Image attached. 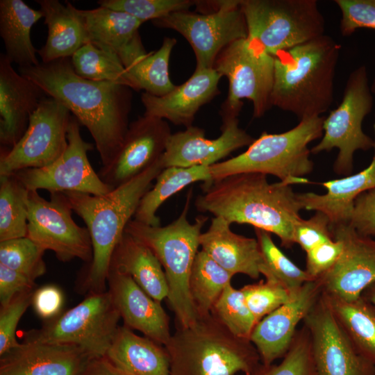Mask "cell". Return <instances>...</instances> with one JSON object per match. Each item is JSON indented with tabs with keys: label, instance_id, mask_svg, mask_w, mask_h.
Returning a JSON list of instances; mask_svg holds the SVG:
<instances>
[{
	"label": "cell",
	"instance_id": "6da1fadb",
	"mask_svg": "<svg viewBox=\"0 0 375 375\" xmlns=\"http://www.w3.org/2000/svg\"><path fill=\"white\" fill-rule=\"evenodd\" d=\"M18 72L44 94L64 105L92 135L102 166L108 165L119 149L129 123L131 88L80 76L70 58L40 62Z\"/></svg>",
	"mask_w": 375,
	"mask_h": 375
},
{
	"label": "cell",
	"instance_id": "7a4b0ae2",
	"mask_svg": "<svg viewBox=\"0 0 375 375\" xmlns=\"http://www.w3.org/2000/svg\"><path fill=\"white\" fill-rule=\"evenodd\" d=\"M201 188L203 193L194 202L198 211L274 233L285 248L294 244L293 230L302 208L289 183H270L265 174L242 173Z\"/></svg>",
	"mask_w": 375,
	"mask_h": 375
},
{
	"label": "cell",
	"instance_id": "3957f363",
	"mask_svg": "<svg viewBox=\"0 0 375 375\" xmlns=\"http://www.w3.org/2000/svg\"><path fill=\"white\" fill-rule=\"evenodd\" d=\"M163 169L160 158L143 173L103 195L63 192L72 210L84 221L92 242V258L80 278L81 292L88 295L107 290L115 249L141 199Z\"/></svg>",
	"mask_w": 375,
	"mask_h": 375
},
{
	"label": "cell",
	"instance_id": "277c9868",
	"mask_svg": "<svg viewBox=\"0 0 375 375\" xmlns=\"http://www.w3.org/2000/svg\"><path fill=\"white\" fill-rule=\"evenodd\" d=\"M341 46L322 35L276 53L272 104L299 120L321 116L333 101L334 78Z\"/></svg>",
	"mask_w": 375,
	"mask_h": 375
},
{
	"label": "cell",
	"instance_id": "5b68a950",
	"mask_svg": "<svg viewBox=\"0 0 375 375\" xmlns=\"http://www.w3.org/2000/svg\"><path fill=\"white\" fill-rule=\"evenodd\" d=\"M165 348L171 375H253L261 363L251 342L233 335L211 312L176 327Z\"/></svg>",
	"mask_w": 375,
	"mask_h": 375
},
{
	"label": "cell",
	"instance_id": "8992f818",
	"mask_svg": "<svg viewBox=\"0 0 375 375\" xmlns=\"http://www.w3.org/2000/svg\"><path fill=\"white\" fill-rule=\"evenodd\" d=\"M191 192L179 217L161 226L147 225L135 219L125 232L148 247L160 262L167 278V300L175 316L176 327L185 328L197 319L189 290L193 262L199 251L201 229L208 217L199 216L194 223L188 219Z\"/></svg>",
	"mask_w": 375,
	"mask_h": 375
},
{
	"label": "cell",
	"instance_id": "52a82bcc",
	"mask_svg": "<svg viewBox=\"0 0 375 375\" xmlns=\"http://www.w3.org/2000/svg\"><path fill=\"white\" fill-rule=\"evenodd\" d=\"M324 119L323 116L302 119L282 133L262 132L243 153L210 166L212 181L237 174L260 173L291 185L307 183L303 176L313 169L308 145L323 135Z\"/></svg>",
	"mask_w": 375,
	"mask_h": 375
},
{
	"label": "cell",
	"instance_id": "ba28073f",
	"mask_svg": "<svg viewBox=\"0 0 375 375\" xmlns=\"http://www.w3.org/2000/svg\"><path fill=\"white\" fill-rule=\"evenodd\" d=\"M213 69L228 81V92L220 115L222 122L238 118L247 99L253 104V116H263L272 106L274 59L255 39L238 40L217 56Z\"/></svg>",
	"mask_w": 375,
	"mask_h": 375
},
{
	"label": "cell",
	"instance_id": "9c48e42d",
	"mask_svg": "<svg viewBox=\"0 0 375 375\" xmlns=\"http://www.w3.org/2000/svg\"><path fill=\"white\" fill-rule=\"evenodd\" d=\"M120 319L107 290L88 294L76 306L45 321L40 328L25 332L23 342L76 345L92 358H102L114 340Z\"/></svg>",
	"mask_w": 375,
	"mask_h": 375
},
{
	"label": "cell",
	"instance_id": "30bf717a",
	"mask_svg": "<svg viewBox=\"0 0 375 375\" xmlns=\"http://www.w3.org/2000/svg\"><path fill=\"white\" fill-rule=\"evenodd\" d=\"M240 6L248 37L272 56L324 34L315 0H240Z\"/></svg>",
	"mask_w": 375,
	"mask_h": 375
},
{
	"label": "cell",
	"instance_id": "8fae6325",
	"mask_svg": "<svg viewBox=\"0 0 375 375\" xmlns=\"http://www.w3.org/2000/svg\"><path fill=\"white\" fill-rule=\"evenodd\" d=\"M367 68L362 65L349 76L339 106L331 110L323 123L321 141L310 149L313 154L339 150L333 169L338 174H349L357 150L374 148V140L366 135L362 123L372 109L373 98Z\"/></svg>",
	"mask_w": 375,
	"mask_h": 375
},
{
	"label": "cell",
	"instance_id": "7c38bea8",
	"mask_svg": "<svg viewBox=\"0 0 375 375\" xmlns=\"http://www.w3.org/2000/svg\"><path fill=\"white\" fill-rule=\"evenodd\" d=\"M207 13L183 10L152 21L159 28L172 29L190 44L197 69H212L219 53L232 42L248 37L240 0L210 1Z\"/></svg>",
	"mask_w": 375,
	"mask_h": 375
},
{
	"label": "cell",
	"instance_id": "4fadbf2b",
	"mask_svg": "<svg viewBox=\"0 0 375 375\" xmlns=\"http://www.w3.org/2000/svg\"><path fill=\"white\" fill-rule=\"evenodd\" d=\"M71 114L55 99L44 98L31 115L18 142L9 149H1L0 176L44 167L56 160L68 144Z\"/></svg>",
	"mask_w": 375,
	"mask_h": 375
},
{
	"label": "cell",
	"instance_id": "5bb4252c",
	"mask_svg": "<svg viewBox=\"0 0 375 375\" xmlns=\"http://www.w3.org/2000/svg\"><path fill=\"white\" fill-rule=\"evenodd\" d=\"M28 238L44 251L54 252L57 259L66 262L78 258L89 264L92 247L87 227L79 226L72 217V209L63 192L50 193V200L38 191L28 196Z\"/></svg>",
	"mask_w": 375,
	"mask_h": 375
},
{
	"label": "cell",
	"instance_id": "9a60e30c",
	"mask_svg": "<svg viewBox=\"0 0 375 375\" xmlns=\"http://www.w3.org/2000/svg\"><path fill=\"white\" fill-rule=\"evenodd\" d=\"M80 125L72 116L67 131V149L53 162L15 173L28 190L103 195L113 190L101 181L90 163L88 152L93 145L83 139Z\"/></svg>",
	"mask_w": 375,
	"mask_h": 375
},
{
	"label": "cell",
	"instance_id": "2e32d148",
	"mask_svg": "<svg viewBox=\"0 0 375 375\" xmlns=\"http://www.w3.org/2000/svg\"><path fill=\"white\" fill-rule=\"evenodd\" d=\"M303 324L310 333L317 375H375V365L356 350L323 292Z\"/></svg>",
	"mask_w": 375,
	"mask_h": 375
},
{
	"label": "cell",
	"instance_id": "e0dca14e",
	"mask_svg": "<svg viewBox=\"0 0 375 375\" xmlns=\"http://www.w3.org/2000/svg\"><path fill=\"white\" fill-rule=\"evenodd\" d=\"M172 133L167 121L143 115L129 124L123 142L112 160L97 172L115 189L155 164L165 151Z\"/></svg>",
	"mask_w": 375,
	"mask_h": 375
},
{
	"label": "cell",
	"instance_id": "ac0fdd59",
	"mask_svg": "<svg viewBox=\"0 0 375 375\" xmlns=\"http://www.w3.org/2000/svg\"><path fill=\"white\" fill-rule=\"evenodd\" d=\"M331 231L333 238L342 242V251L334 265L318 279L324 292L353 301L375 282V240L359 234L349 224Z\"/></svg>",
	"mask_w": 375,
	"mask_h": 375
},
{
	"label": "cell",
	"instance_id": "d6986e66",
	"mask_svg": "<svg viewBox=\"0 0 375 375\" xmlns=\"http://www.w3.org/2000/svg\"><path fill=\"white\" fill-rule=\"evenodd\" d=\"M322 293L318 278L305 283L291 298L258 322L250 336L265 365L282 358L288 351L297 327Z\"/></svg>",
	"mask_w": 375,
	"mask_h": 375
},
{
	"label": "cell",
	"instance_id": "ffe728a7",
	"mask_svg": "<svg viewBox=\"0 0 375 375\" xmlns=\"http://www.w3.org/2000/svg\"><path fill=\"white\" fill-rule=\"evenodd\" d=\"M221 129V135L213 140L194 126L172 133L160 158L163 167L211 166L255 140L239 126L238 118L223 122Z\"/></svg>",
	"mask_w": 375,
	"mask_h": 375
},
{
	"label": "cell",
	"instance_id": "44dd1931",
	"mask_svg": "<svg viewBox=\"0 0 375 375\" xmlns=\"http://www.w3.org/2000/svg\"><path fill=\"white\" fill-rule=\"evenodd\" d=\"M107 286L124 326L165 347L172 333L169 317L160 303L147 294L130 276L112 267Z\"/></svg>",
	"mask_w": 375,
	"mask_h": 375
},
{
	"label": "cell",
	"instance_id": "7402d4cb",
	"mask_svg": "<svg viewBox=\"0 0 375 375\" xmlns=\"http://www.w3.org/2000/svg\"><path fill=\"white\" fill-rule=\"evenodd\" d=\"M91 359L76 345L23 342L0 356V375H83Z\"/></svg>",
	"mask_w": 375,
	"mask_h": 375
},
{
	"label": "cell",
	"instance_id": "603a6c76",
	"mask_svg": "<svg viewBox=\"0 0 375 375\" xmlns=\"http://www.w3.org/2000/svg\"><path fill=\"white\" fill-rule=\"evenodd\" d=\"M44 92L12 67L5 53L0 54V142L12 148L27 129L30 118Z\"/></svg>",
	"mask_w": 375,
	"mask_h": 375
},
{
	"label": "cell",
	"instance_id": "cb8c5ba5",
	"mask_svg": "<svg viewBox=\"0 0 375 375\" xmlns=\"http://www.w3.org/2000/svg\"><path fill=\"white\" fill-rule=\"evenodd\" d=\"M222 76L214 69H197L183 84L166 94L157 97L142 92L141 101L144 115L168 120L175 125L192 126L201 106L210 101L219 92Z\"/></svg>",
	"mask_w": 375,
	"mask_h": 375
},
{
	"label": "cell",
	"instance_id": "d4e9b609",
	"mask_svg": "<svg viewBox=\"0 0 375 375\" xmlns=\"http://www.w3.org/2000/svg\"><path fill=\"white\" fill-rule=\"evenodd\" d=\"M231 224L221 217H214L200 235V247L232 274H242L256 279L262 264L258 240L233 233Z\"/></svg>",
	"mask_w": 375,
	"mask_h": 375
},
{
	"label": "cell",
	"instance_id": "484cf974",
	"mask_svg": "<svg viewBox=\"0 0 375 375\" xmlns=\"http://www.w3.org/2000/svg\"><path fill=\"white\" fill-rule=\"evenodd\" d=\"M374 131V153L367 168L351 176L322 183L326 189L325 194H297L302 209L324 213L329 220L331 230L338 226L348 224L356 198L375 188V124Z\"/></svg>",
	"mask_w": 375,
	"mask_h": 375
},
{
	"label": "cell",
	"instance_id": "4316f807",
	"mask_svg": "<svg viewBox=\"0 0 375 375\" xmlns=\"http://www.w3.org/2000/svg\"><path fill=\"white\" fill-rule=\"evenodd\" d=\"M48 28L45 44L37 50L42 62L71 58L89 42L80 9L58 0H36Z\"/></svg>",
	"mask_w": 375,
	"mask_h": 375
},
{
	"label": "cell",
	"instance_id": "83f0119b",
	"mask_svg": "<svg viewBox=\"0 0 375 375\" xmlns=\"http://www.w3.org/2000/svg\"><path fill=\"white\" fill-rule=\"evenodd\" d=\"M105 357L124 375H171L165 347L124 325L119 326Z\"/></svg>",
	"mask_w": 375,
	"mask_h": 375
},
{
	"label": "cell",
	"instance_id": "f1b7e54d",
	"mask_svg": "<svg viewBox=\"0 0 375 375\" xmlns=\"http://www.w3.org/2000/svg\"><path fill=\"white\" fill-rule=\"evenodd\" d=\"M130 276L151 298L161 303L169 288L163 268L152 251L124 233L112 253L110 266Z\"/></svg>",
	"mask_w": 375,
	"mask_h": 375
},
{
	"label": "cell",
	"instance_id": "f546056e",
	"mask_svg": "<svg viewBox=\"0 0 375 375\" xmlns=\"http://www.w3.org/2000/svg\"><path fill=\"white\" fill-rule=\"evenodd\" d=\"M42 17L40 10L29 7L22 0L0 1V36L4 44L5 54L18 67L40 63L31 32L33 26Z\"/></svg>",
	"mask_w": 375,
	"mask_h": 375
},
{
	"label": "cell",
	"instance_id": "4dcf8cb0",
	"mask_svg": "<svg viewBox=\"0 0 375 375\" xmlns=\"http://www.w3.org/2000/svg\"><path fill=\"white\" fill-rule=\"evenodd\" d=\"M80 13L89 42L119 58L139 35L143 24L126 12L101 6L80 9Z\"/></svg>",
	"mask_w": 375,
	"mask_h": 375
},
{
	"label": "cell",
	"instance_id": "1f68e13d",
	"mask_svg": "<svg viewBox=\"0 0 375 375\" xmlns=\"http://www.w3.org/2000/svg\"><path fill=\"white\" fill-rule=\"evenodd\" d=\"M155 180L141 199L133 219L151 226L160 225L156 212L167 199L191 183H210L212 178L210 166L169 167L164 168Z\"/></svg>",
	"mask_w": 375,
	"mask_h": 375
},
{
	"label": "cell",
	"instance_id": "d6a6232c",
	"mask_svg": "<svg viewBox=\"0 0 375 375\" xmlns=\"http://www.w3.org/2000/svg\"><path fill=\"white\" fill-rule=\"evenodd\" d=\"M323 293L336 319L356 350L375 365V306L362 296L348 301Z\"/></svg>",
	"mask_w": 375,
	"mask_h": 375
},
{
	"label": "cell",
	"instance_id": "836d02e7",
	"mask_svg": "<svg viewBox=\"0 0 375 375\" xmlns=\"http://www.w3.org/2000/svg\"><path fill=\"white\" fill-rule=\"evenodd\" d=\"M233 276L203 250L197 252L189 278L190 294L197 317L210 314Z\"/></svg>",
	"mask_w": 375,
	"mask_h": 375
},
{
	"label": "cell",
	"instance_id": "e575fe53",
	"mask_svg": "<svg viewBox=\"0 0 375 375\" xmlns=\"http://www.w3.org/2000/svg\"><path fill=\"white\" fill-rule=\"evenodd\" d=\"M176 44L175 38L165 37L158 50L145 53L126 68L134 90H143L150 94L161 97L176 87L169 73L170 56Z\"/></svg>",
	"mask_w": 375,
	"mask_h": 375
},
{
	"label": "cell",
	"instance_id": "d590c367",
	"mask_svg": "<svg viewBox=\"0 0 375 375\" xmlns=\"http://www.w3.org/2000/svg\"><path fill=\"white\" fill-rule=\"evenodd\" d=\"M28 192L15 174L0 176V242L26 237Z\"/></svg>",
	"mask_w": 375,
	"mask_h": 375
},
{
	"label": "cell",
	"instance_id": "8d00e7d4",
	"mask_svg": "<svg viewBox=\"0 0 375 375\" xmlns=\"http://www.w3.org/2000/svg\"><path fill=\"white\" fill-rule=\"evenodd\" d=\"M70 60L76 73L84 78L112 82L134 90L128 74L115 53L88 42L81 47Z\"/></svg>",
	"mask_w": 375,
	"mask_h": 375
},
{
	"label": "cell",
	"instance_id": "74e56055",
	"mask_svg": "<svg viewBox=\"0 0 375 375\" xmlns=\"http://www.w3.org/2000/svg\"><path fill=\"white\" fill-rule=\"evenodd\" d=\"M254 231L262 258L260 272L265 279L277 281L292 294L305 283L315 280L281 251L269 233L257 228H254Z\"/></svg>",
	"mask_w": 375,
	"mask_h": 375
},
{
	"label": "cell",
	"instance_id": "f35d334b",
	"mask_svg": "<svg viewBox=\"0 0 375 375\" xmlns=\"http://www.w3.org/2000/svg\"><path fill=\"white\" fill-rule=\"evenodd\" d=\"M211 314L233 335L244 339L249 340L256 324L242 292L233 288L231 283L224 288Z\"/></svg>",
	"mask_w": 375,
	"mask_h": 375
},
{
	"label": "cell",
	"instance_id": "ab89813d",
	"mask_svg": "<svg viewBox=\"0 0 375 375\" xmlns=\"http://www.w3.org/2000/svg\"><path fill=\"white\" fill-rule=\"evenodd\" d=\"M44 250L28 237L0 242V264L33 281L47 271Z\"/></svg>",
	"mask_w": 375,
	"mask_h": 375
},
{
	"label": "cell",
	"instance_id": "60d3db41",
	"mask_svg": "<svg viewBox=\"0 0 375 375\" xmlns=\"http://www.w3.org/2000/svg\"><path fill=\"white\" fill-rule=\"evenodd\" d=\"M253 375H317L306 326L303 324L297 329L288 351L278 364L260 363Z\"/></svg>",
	"mask_w": 375,
	"mask_h": 375
},
{
	"label": "cell",
	"instance_id": "b9f144b4",
	"mask_svg": "<svg viewBox=\"0 0 375 375\" xmlns=\"http://www.w3.org/2000/svg\"><path fill=\"white\" fill-rule=\"evenodd\" d=\"M198 1L192 0H100L99 6L126 12L142 23L156 20L172 12L188 10Z\"/></svg>",
	"mask_w": 375,
	"mask_h": 375
},
{
	"label": "cell",
	"instance_id": "7bdbcfd3",
	"mask_svg": "<svg viewBox=\"0 0 375 375\" xmlns=\"http://www.w3.org/2000/svg\"><path fill=\"white\" fill-rule=\"evenodd\" d=\"M240 290L256 324L285 303L294 294L277 281L271 279L246 285Z\"/></svg>",
	"mask_w": 375,
	"mask_h": 375
},
{
	"label": "cell",
	"instance_id": "ee69618b",
	"mask_svg": "<svg viewBox=\"0 0 375 375\" xmlns=\"http://www.w3.org/2000/svg\"><path fill=\"white\" fill-rule=\"evenodd\" d=\"M35 290L21 293L7 305L1 306L0 356L20 344L16 339V329L24 313L31 305Z\"/></svg>",
	"mask_w": 375,
	"mask_h": 375
},
{
	"label": "cell",
	"instance_id": "f6af8a7d",
	"mask_svg": "<svg viewBox=\"0 0 375 375\" xmlns=\"http://www.w3.org/2000/svg\"><path fill=\"white\" fill-rule=\"evenodd\" d=\"M341 11L340 32L349 36L358 28L375 29V0H335Z\"/></svg>",
	"mask_w": 375,
	"mask_h": 375
},
{
	"label": "cell",
	"instance_id": "bcb514c9",
	"mask_svg": "<svg viewBox=\"0 0 375 375\" xmlns=\"http://www.w3.org/2000/svg\"><path fill=\"white\" fill-rule=\"evenodd\" d=\"M333 239L329 220L321 212L317 211L308 219L301 218L294 225V244H298L305 252Z\"/></svg>",
	"mask_w": 375,
	"mask_h": 375
},
{
	"label": "cell",
	"instance_id": "7dc6e473",
	"mask_svg": "<svg viewBox=\"0 0 375 375\" xmlns=\"http://www.w3.org/2000/svg\"><path fill=\"white\" fill-rule=\"evenodd\" d=\"M342 251V244L337 239L324 242L306 253V272L317 279L328 271Z\"/></svg>",
	"mask_w": 375,
	"mask_h": 375
},
{
	"label": "cell",
	"instance_id": "c3c4849f",
	"mask_svg": "<svg viewBox=\"0 0 375 375\" xmlns=\"http://www.w3.org/2000/svg\"><path fill=\"white\" fill-rule=\"evenodd\" d=\"M348 224L362 235L375 237V188L356 198Z\"/></svg>",
	"mask_w": 375,
	"mask_h": 375
},
{
	"label": "cell",
	"instance_id": "681fc988",
	"mask_svg": "<svg viewBox=\"0 0 375 375\" xmlns=\"http://www.w3.org/2000/svg\"><path fill=\"white\" fill-rule=\"evenodd\" d=\"M64 300L61 289L53 284H48L35 289L31 306L38 316L47 321L62 312Z\"/></svg>",
	"mask_w": 375,
	"mask_h": 375
},
{
	"label": "cell",
	"instance_id": "f907efd6",
	"mask_svg": "<svg viewBox=\"0 0 375 375\" xmlns=\"http://www.w3.org/2000/svg\"><path fill=\"white\" fill-rule=\"evenodd\" d=\"M35 281L0 264V304L7 305L17 295L37 288Z\"/></svg>",
	"mask_w": 375,
	"mask_h": 375
},
{
	"label": "cell",
	"instance_id": "816d5d0a",
	"mask_svg": "<svg viewBox=\"0 0 375 375\" xmlns=\"http://www.w3.org/2000/svg\"><path fill=\"white\" fill-rule=\"evenodd\" d=\"M83 375H124L117 370L106 358H92Z\"/></svg>",
	"mask_w": 375,
	"mask_h": 375
},
{
	"label": "cell",
	"instance_id": "f5cc1de1",
	"mask_svg": "<svg viewBox=\"0 0 375 375\" xmlns=\"http://www.w3.org/2000/svg\"><path fill=\"white\" fill-rule=\"evenodd\" d=\"M361 296L375 306V282L367 288Z\"/></svg>",
	"mask_w": 375,
	"mask_h": 375
},
{
	"label": "cell",
	"instance_id": "db71d44e",
	"mask_svg": "<svg viewBox=\"0 0 375 375\" xmlns=\"http://www.w3.org/2000/svg\"><path fill=\"white\" fill-rule=\"evenodd\" d=\"M370 90H371V92L375 94V78L374 79V81L372 83V85L370 88Z\"/></svg>",
	"mask_w": 375,
	"mask_h": 375
}]
</instances>
